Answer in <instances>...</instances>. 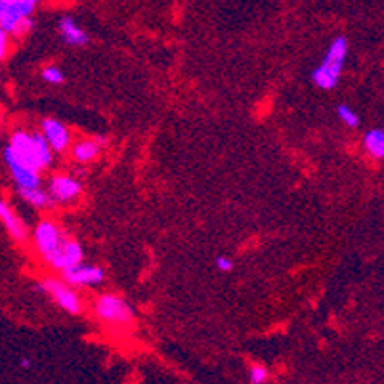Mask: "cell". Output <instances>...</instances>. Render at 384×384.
Listing matches in <instances>:
<instances>
[{
  "mask_svg": "<svg viewBox=\"0 0 384 384\" xmlns=\"http://www.w3.org/2000/svg\"><path fill=\"white\" fill-rule=\"evenodd\" d=\"M44 262L48 264L50 268L64 271L75 266V264L82 262V247L73 239H66L64 245L59 247L54 254H50Z\"/></svg>",
  "mask_w": 384,
  "mask_h": 384,
  "instance_id": "9c48e42d",
  "label": "cell"
},
{
  "mask_svg": "<svg viewBox=\"0 0 384 384\" xmlns=\"http://www.w3.org/2000/svg\"><path fill=\"white\" fill-rule=\"evenodd\" d=\"M61 273H64V281L71 287H94L104 283V279H106L104 268L92 266V264H82V262L67 268Z\"/></svg>",
  "mask_w": 384,
  "mask_h": 384,
  "instance_id": "52a82bcc",
  "label": "cell"
},
{
  "mask_svg": "<svg viewBox=\"0 0 384 384\" xmlns=\"http://www.w3.org/2000/svg\"><path fill=\"white\" fill-rule=\"evenodd\" d=\"M42 136L46 138L52 151H56V153H61L71 146V134L67 131V126L56 121V119H44L42 121Z\"/></svg>",
  "mask_w": 384,
  "mask_h": 384,
  "instance_id": "8fae6325",
  "label": "cell"
},
{
  "mask_svg": "<svg viewBox=\"0 0 384 384\" xmlns=\"http://www.w3.org/2000/svg\"><path fill=\"white\" fill-rule=\"evenodd\" d=\"M2 8H4V4H2V2H0V14H2Z\"/></svg>",
  "mask_w": 384,
  "mask_h": 384,
  "instance_id": "d4e9b609",
  "label": "cell"
},
{
  "mask_svg": "<svg viewBox=\"0 0 384 384\" xmlns=\"http://www.w3.org/2000/svg\"><path fill=\"white\" fill-rule=\"evenodd\" d=\"M35 10V2L31 0H12L8 4H4L2 8V14H0V27L6 31V33H12L16 29V25L25 19V17H31Z\"/></svg>",
  "mask_w": 384,
  "mask_h": 384,
  "instance_id": "ba28073f",
  "label": "cell"
},
{
  "mask_svg": "<svg viewBox=\"0 0 384 384\" xmlns=\"http://www.w3.org/2000/svg\"><path fill=\"white\" fill-rule=\"evenodd\" d=\"M21 367H23V369H31V361H29V360H21Z\"/></svg>",
  "mask_w": 384,
  "mask_h": 384,
  "instance_id": "cb8c5ba5",
  "label": "cell"
},
{
  "mask_svg": "<svg viewBox=\"0 0 384 384\" xmlns=\"http://www.w3.org/2000/svg\"><path fill=\"white\" fill-rule=\"evenodd\" d=\"M8 44H10V35L0 27V59L6 57V54H8Z\"/></svg>",
  "mask_w": 384,
  "mask_h": 384,
  "instance_id": "44dd1931",
  "label": "cell"
},
{
  "mask_svg": "<svg viewBox=\"0 0 384 384\" xmlns=\"http://www.w3.org/2000/svg\"><path fill=\"white\" fill-rule=\"evenodd\" d=\"M346 52H348V42H346V39L344 37H336L333 44L329 46L323 61L319 64L318 69L311 75V79H314V82L318 84L319 88H323V90L335 88L336 82L340 79V73H343Z\"/></svg>",
  "mask_w": 384,
  "mask_h": 384,
  "instance_id": "7a4b0ae2",
  "label": "cell"
},
{
  "mask_svg": "<svg viewBox=\"0 0 384 384\" xmlns=\"http://www.w3.org/2000/svg\"><path fill=\"white\" fill-rule=\"evenodd\" d=\"M31 2H35V4H37V2H39V0H31Z\"/></svg>",
  "mask_w": 384,
  "mask_h": 384,
  "instance_id": "484cf974",
  "label": "cell"
},
{
  "mask_svg": "<svg viewBox=\"0 0 384 384\" xmlns=\"http://www.w3.org/2000/svg\"><path fill=\"white\" fill-rule=\"evenodd\" d=\"M0 128H2V121H0Z\"/></svg>",
  "mask_w": 384,
  "mask_h": 384,
  "instance_id": "4316f807",
  "label": "cell"
},
{
  "mask_svg": "<svg viewBox=\"0 0 384 384\" xmlns=\"http://www.w3.org/2000/svg\"><path fill=\"white\" fill-rule=\"evenodd\" d=\"M48 195L54 203H73L82 193L81 182L69 174H54L48 182Z\"/></svg>",
  "mask_w": 384,
  "mask_h": 384,
  "instance_id": "8992f818",
  "label": "cell"
},
{
  "mask_svg": "<svg viewBox=\"0 0 384 384\" xmlns=\"http://www.w3.org/2000/svg\"><path fill=\"white\" fill-rule=\"evenodd\" d=\"M2 222H4V226L8 229L10 236L16 239V241H25L27 239V228H25L23 220H19L12 211L2 218Z\"/></svg>",
  "mask_w": 384,
  "mask_h": 384,
  "instance_id": "2e32d148",
  "label": "cell"
},
{
  "mask_svg": "<svg viewBox=\"0 0 384 384\" xmlns=\"http://www.w3.org/2000/svg\"><path fill=\"white\" fill-rule=\"evenodd\" d=\"M19 195H21L25 203H29L31 207H37V209H50L54 204V201L50 199L48 191L41 189V186L39 188L19 189Z\"/></svg>",
  "mask_w": 384,
  "mask_h": 384,
  "instance_id": "5bb4252c",
  "label": "cell"
},
{
  "mask_svg": "<svg viewBox=\"0 0 384 384\" xmlns=\"http://www.w3.org/2000/svg\"><path fill=\"white\" fill-rule=\"evenodd\" d=\"M12 155L21 163L29 164L35 171H44L52 164V147L41 132L29 134L25 131H17L10 138V146L6 147Z\"/></svg>",
  "mask_w": 384,
  "mask_h": 384,
  "instance_id": "6da1fadb",
  "label": "cell"
},
{
  "mask_svg": "<svg viewBox=\"0 0 384 384\" xmlns=\"http://www.w3.org/2000/svg\"><path fill=\"white\" fill-rule=\"evenodd\" d=\"M268 369L262 367V365H253V367L249 369V378H251V383L254 384H260V383H266L268 381Z\"/></svg>",
  "mask_w": 384,
  "mask_h": 384,
  "instance_id": "d6986e66",
  "label": "cell"
},
{
  "mask_svg": "<svg viewBox=\"0 0 384 384\" xmlns=\"http://www.w3.org/2000/svg\"><path fill=\"white\" fill-rule=\"evenodd\" d=\"M4 159H6V164H8L10 172H12V176H14V180L17 184V189H23V188H39L41 186V172L35 171L31 169L29 164L21 163L19 159L10 153L8 149L4 151Z\"/></svg>",
  "mask_w": 384,
  "mask_h": 384,
  "instance_id": "30bf717a",
  "label": "cell"
},
{
  "mask_svg": "<svg viewBox=\"0 0 384 384\" xmlns=\"http://www.w3.org/2000/svg\"><path fill=\"white\" fill-rule=\"evenodd\" d=\"M31 29H33V19H31V17H25V19H21V21L16 25V29H14L10 35L16 37V39H19V37H25Z\"/></svg>",
  "mask_w": 384,
  "mask_h": 384,
  "instance_id": "ffe728a7",
  "label": "cell"
},
{
  "mask_svg": "<svg viewBox=\"0 0 384 384\" xmlns=\"http://www.w3.org/2000/svg\"><path fill=\"white\" fill-rule=\"evenodd\" d=\"M10 211H12V209L8 207V203H6V201H0V220H2V218H4Z\"/></svg>",
  "mask_w": 384,
  "mask_h": 384,
  "instance_id": "603a6c76",
  "label": "cell"
},
{
  "mask_svg": "<svg viewBox=\"0 0 384 384\" xmlns=\"http://www.w3.org/2000/svg\"><path fill=\"white\" fill-rule=\"evenodd\" d=\"M59 33H61V39L71 46H84L88 42V35L84 33L71 17L59 19Z\"/></svg>",
  "mask_w": 384,
  "mask_h": 384,
  "instance_id": "7c38bea8",
  "label": "cell"
},
{
  "mask_svg": "<svg viewBox=\"0 0 384 384\" xmlns=\"http://www.w3.org/2000/svg\"><path fill=\"white\" fill-rule=\"evenodd\" d=\"M216 268L220 271H231L233 264H231V260H229L228 256H218V258H216Z\"/></svg>",
  "mask_w": 384,
  "mask_h": 384,
  "instance_id": "7402d4cb",
  "label": "cell"
},
{
  "mask_svg": "<svg viewBox=\"0 0 384 384\" xmlns=\"http://www.w3.org/2000/svg\"><path fill=\"white\" fill-rule=\"evenodd\" d=\"M338 117H340V121H343L346 126H350V128H356L358 124H360V117L352 111L348 106H338Z\"/></svg>",
  "mask_w": 384,
  "mask_h": 384,
  "instance_id": "e0dca14e",
  "label": "cell"
},
{
  "mask_svg": "<svg viewBox=\"0 0 384 384\" xmlns=\"http://www.w3.org/2000/svg\"><path fill=\"white\" fill-rule=\"evenodd\" d=\"M66 233L57 226L54 220H42L37 229H35V245L39 249L41 256L46 260L50 254H54L64 245L66 241Z\"/></svg>",
  "mask_w": 384,
  "mask_h": 384,
  "instance_id": "5b68a950",
  "label": "cell"
},
{
  "mask_svg": "<svg viewBox=\"0 0 384 384\" xmlns=\"http://www.w3.org/2000/svg\"><path fill=\"white\" fill-rule=\"evenodd\" d=\"M41 289L46 294H50V296L56 300L57 306H59L61 310H66L67 314H73V316L81 314V298H79V294L75 293L73 287L69 285V283L54 278H46L41 281Z\"/></svg>",
  "mask_w": 384,
  "mask_h": 384,
  "instance_id": "277c9868",
  "label": "cell"
},
{
  "mask_svg": "<svg viewBox=\"0 0 384 384\" xmlns=\"http://www.w3.org/2000/svg\"><path fill=\"white\" fill-rule=\"evenodd\" d=\"M42 79L48 84H61L64 82V73L56 66H48L42 69Z\"/></svg>",
  "mask_w": 384,
  "mask_h": 384,
  "instance_id": "ac0fdd59",
  "label": "cell"
},
{
  "mask_svg": "<svg viewBox=\"0 0 384 384\" xmlns=\"http://www.w3.org/2000/svg\"><path fill=\"white\" fill-rule=\"evenodd\" d=\"M363 146L367 149L369 157H373L376 161H381L384 157V134L381 128L367 132V136L363 140Z\"/></svg>",
  "mask_w": 384,
  "mask_h": 384,
  "instance_id": "9a60e30c",
  "label": "cell"
},
{
  "mask_svg": "<svg viewBox=\"0 0 384 384\" xmlns=\"http://www.w3.org/2000/svg\"><path fill=\"white\" fill-rule=\"evenodd\" d=\"M94 311L98 319H102L109 327H128L134 319V310L124 298L117 294H102L96 304Z\"/></svg>",
  "mask_w": 384,
  "mask_h": 384,
  "instance_id": "3957f363",
  "label": "cell"
},
{
  "mask_svg": "<svg viewBox=\"0 0 384 384\" xmlns=\"http://www.w3.org/2000/svg\"><path fill=\"white\" fill-rule=\"evenodd\" d=\"M99 151H102V146H99L98 142H96V138L79 140V142H77V144L73 146V149H71L73 159L77 161V163H81V164L92 163V161L99 155Z\"/></svg>",
  "mask_w": 384,
  "mask_h": 384,
  "instance_id": "4fadbf2b",
  "label": "cell"
}]
</instances>
